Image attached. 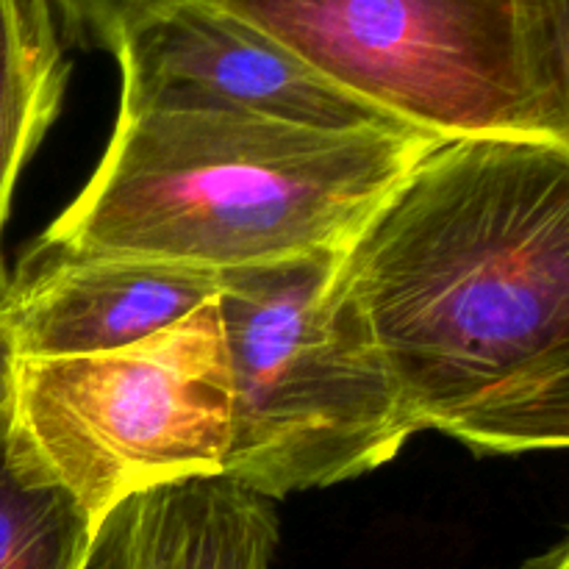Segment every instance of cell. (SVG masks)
<instances>
[{"mask_svg": "<svg viewBox=\"0 0 569 569\" xmlns=\"http://www.w3.org/2000/svg\"><path fill=\"white\" fill-rule=\"evenodd\" d=\"M333 300L417 433L506 456L569 372V148L542 133L431 144L345 244Z\"/></svg>", "mask_w": 569, "mask_h": 569, "instance_id": "obj_1", "label": "cell"}, {"mask_svg": "<svg viewBox=\"0 0 569 569\" xmlns=\"http://www.w3.org/2000/svg\"><path fill=\"white\" fill-rule=\"evenodd\" d=\"M437 139L220 111L117 117L78 198L37 244L239 270L337 250Z\"/></svg>", "mask_w": 569, "mask_h": 569, "instance_id": "obj_2", "label": "cell"}, {"mask_svg": "<svg viewBox=\"0 0 569 569\" xmlns=\"http://www.w3.org/2000/svg\"><path fill=\"white\" fill-rule=\"evenodd\" d=\"M337 250L220 272L231 372L222 476L267 500L378 470L417 433L392 378L333 300Z\"/></svg>", "mask_w": 569, "mask_h": 569, "instance_id": "obj_3", "label": "cell"}, {"mask_svg": "<svg viewBox=\"0 0 569 569\" xmlns=\"http://www.w3.org/2000/svg\"><path fill=\"white\" fill-rule=\"evenodd\" d=\"M9 445L98 531L128 498L222 476L231 372L217 300L128 348L17 359Z\"/></svg>", "mask_w": 569, "mask_h": 569, "instance_id": "obj_4", "label": "cell"}, {"mask_svg": "<svg viewBox=\"0 0 569 569\" xmlns=\"http://www.w3.org/2000/svg\"><path fill=\"white\" fill-rule=\"evenodd\" d=\"M428 139L533 131L515 0H214Z\"/></svg>", "mask_w": 569, "mask_h": 569, "instance_id": "obj_5", "label": "cell"}, {"mask_svg": "<svg viewBox=\"0 0 569 569\" xmlns=\"http://www.w3.org/2000/svg\"><path fill=\"white\" fill-rule=\"evenodd\" d=\"M114 56L122 72L120 117L220 111L326 131L406 128L214 0H178L137 17L117 39Z\"/></svg>", "mask_w": 569, "mask_h": 569, "instance_id": "obj_6", "label": "cell"}, {"mask_svg": "<svg viewBox=\"0 0 569 569\" xmlns=\"http://www.w3.org/2000/svg\"><path fill=\"white\" fill-rule=\"evenodd\" d=\"M220 272L137 256H67L33 244L0 309L17 359L92 356L178 326L220 295Z\"/></svg>", "mask_w": 569, "mask_h": 569, "instance_id": "obj_7", "label": "cell"}, {"mask_svg": "<svg viewBox=\"0 0 569 569\" xmlns=\"http://www.w3.org/2000/svg\"><path fill=\"white\" fill-rule=\"evenodd\" d=\"M278 537L267 498L228 476L187 478L117 506L89 569H270Z\"/></svg>", "mask_w": 569, "mask_h": 569, "instance_id": "obj_8", "label": "cell"}, {"mask_svg": "<svg viewBox=\"0 0 569 569\" xmlns=\"http://www.w3.org/2000/svg\"><path fill=\"white\" fill-rule=\"evenodd\" d=\"M67 76L53 0H0V309L11 281L3 261L11 194L59 117Z\"/></svg>", "mask_w": 569, "mask_h": 569, "instance_id": "obj_9", "label": "cell"}, {"mask_svg": "<svg viewBox=\"0 0 569 569\" xmlns=\"http://www.w3.org/2000/svg\"><path fill=\"white\" fill-rule=\"evenodd\" d=\"M98 528L70 492L33 476L0 437V569H89Z\"/></svg>", "mask_w": 569, "mask_h": 569, "instance_id": "obj_10", "label": "cell"}, {"mask_svg": "<svg viewBox=\"0 0 569 569\" xmlns=\"http://www.w3.org/2000/svg\"><path fill=\"white\" fill-rule=\"evenodd\" d=\"M533 131L569 148V0H515Z\"/></svg>", "mask_w": 569, "mask_h": 569, "instance_id": "obj_11", "label": "cell"}, {"mask_svg": "<svg viewBox=\"0 0 569 569\" xmlns=\"http://www.w3.org/2000/svg\"><path fill=\"white\" fill-rule=\"evenodd\" d=\"M178 0H53L56 14L78 42L98 44L114 53L117 39L137 17Z\"/></svg>", "mask_w": 569, "mask_h": 569, "instance_id": "obj_12", "label": "cell"}, {"mask_svg": "<svg viewBox=\"0 0 569 569\" xmlns=\"http://www.w3.org/2000/svg\"><path fill=\"white\" fill-rule=\"evenodd\" d=\"M569 450V372L556 378L517 420L506 456Z\"/></svg>", "mask_w": 569, "mask_h": 569, "instance_id": "obj_13", "label": "cell"}, {"mask_svg": "<svg viewBox=\"0 0 569 569\" xmlns=\"http://www.w3.org/2000/svg\"><path fill=\"white\" fill-rule=\"evenodd\" d=\"M14 339L6 317L0 315V437L9 431L11 417V392H14Z\"/></svg>", "mask_w": 569, "mask_h": 569, "instance_id": "obj_14", "label": "cell"}, {"mask_svg": "<svg viewBox=\"0 0 569 569\" xmlns=\"http://www.w3.org/2000/svg\"><path fill=\"white\" fill-rule=\"evenodd\" d=\"M522 569H569V533L561 545H556L550 553L539 556V559L528 561Z\"/></svg>", "mask_w": 569, "mask_h": 569, "instance_id": "obj_15", "label": "cell"}]
</instances>
